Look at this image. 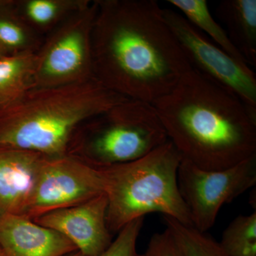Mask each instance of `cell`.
<instances>
[{
	"instance_id": "1",
	"label": "cell",
	"mask_w": 256,
	"mask_h": 256,
	"mask_svg": "<svg viewBox=\"0 0 256 256\" xmlns=\"http://www.w3.org/2000/svg\"><path fill=\"white\" fill-rule=\"evenodd\" d=\"M94 78L130 100L152 104L192 68L154 0H96Z\"/></svg>"
},
{
	"instance_id": "2",
	"label": "cell",
	"mask_w": 256,
	"mask_h": 256,
	"mask_svg": "<svg viewBox=\"0 0 256 256\" xmlns=\"http://www.w3.org/2000/svg\"><path fill=\"white\" fill-rule=\"evenodd\" d=\"M152 105L182 160L200 169H227L256 154V114L193 67Z\"/></svg>"
},
{
	"instance_id": "3",
	"label": "cell",
	"mask_w": 256,
	"mask_h": 256,
	"mask_svg": "<svg viewBox=\"0 0 256 256\" xmlns=\"http://www.w3.org/2000/svg\"><path fill=\"white\" fill-rule=\"evenodd\" d=\"M126 100L95 78L62 86L33 88L0 109V150L64 156L82 124Z\"/></svg>"
},
{
	"instance_id": "4",
	"label": "cell",
	"mask_w": 256,
	"mask_h": 256,
	"mask_svg": "<svg viewBox=\"0 0 256 256\" xmlns=\"http://www.w3.org/2000/svg\"><path fill=\"white\" fill-rule=\"evenodd\" d=\"M181 154L168 140L140 159L100 168L108 198L107 226L118 233L132 220L162 214L192 226L178 182Z\"/></svg>"
},
{
	"instance_id": "5",
	"label": "cell",
	"mask_w": 256,
	"mask_h": 256,
	"mask_svg": "<svg viewBox=\"0 0 256 256\" xmlns=\"http://www.w3.org/2000/svg\"><path fill=\"white\" fill-rule=\"evenodd\" d=\"M168 140L153 106L128 99L82 124L68 153L107 168L140 159Z\"/></svg>"
},
{
	"instance_id": "6",
	"label": "cell",
	"mask_w": 256,
	"mask_h": 256,
	"mask_svg": "<svg viewBox=\"0 0 256 256\" xmlns=\"http://www.w3.org/2000/svg\"><path fill=\"white\" fill-rule=\"evenodd\" d=\"M96 0L47 34L36 52L34 88L70 85L94 78L92 31Z\"/></svg>"
},
{
	"instance_id": "7",
	"label": "cell",
	"mask_w": 256,
	"mask_h": 256,
	"mask_svg": "<svg viewBox=\"0 0 256 256\" xmlns=\"http://www.w3.org/2000/svg\"><path fill=\"white\" fill-rule=\"evenodd\" d=\"M178 182L192 226L206 233L214 225L224 204L255 186L256 154L222 170H202L182 160Z\"/></svg>"
},
{
	"instance_id": "8",
	"label": "cell",
	"mask_w": 256,
	"mask_h": 256,
	"mask_svg": "<svg viewBox=\"0 0 256 256\" xmlns=\"http://www.w3.org/2000/svg\"><path fill=\"white\" fill-rule=\"evenodd\" d=\"M104 193L100 168L68 153L44 156L31 194L18 215L34 220L52 210L84 203Z\"/></svg>"
},
{
	"instance_id": "9",
	"label": "cell",
	"mask_w": 256,
	"mask_h": 256,
	"mask_svg": "<svg viewBox=\"0 0 256 256\" xmlns=\"http://www.w3.org/2000/svg\"><path fill=\"white\" fill-rule=\"evenodd\" d=\"M163 15L192 67L234 92L256 114V76L250 66L226 53L178 12L163 9Z\"/></svg>"
},
{
	"instance_id": "10",
	"label": "cell",
	"mask_w": 256,
	"mask_h": 256,
	"mask_svg": "<svg viewBox=\"0 0 256 256\" xmlns=\"http://www.w3.org/2000/svg\"><path fill=\"white\" fill-rule=\"evenodd\" d=\"M105 193L75 206L48 212L32 220L68 238L85 256H98L112 244L107 226Z\"/></svg>"
},
{
	"instance_id": "11",
	"label": "cell",
	"mask_w": 256,
	"mask_h": 256,
	"mask_svg": "<svg viewBox=\"0 0 256 256\" xmlns=\"http://www.w3.org/2000/svg\"><path fill=\"white\" fill-rule=\"evenodd\" d=\"M0 248L6 256H65L77 250L62 234L18 214L0 215Z\"/></svg>"
},
{
	"instance_id": "12",
	"label": "cell",
	"mask_w": 256,
	"mask_h": 256,
	"mask_svg": "<svg viewBox=\"0 0 256 256\" xmlns=\"http://www.w3.org/2000/svg\"><path fill=\"white\" fill-rule=\"evenodd\" d=\"M44 156L30 151L0 150V215L20 214Z\"/></svg>"
},
{
	"instance_id": "13",
	"label": "cell",
	"mask_w": 256,
	"mask_h": 256,
	"mask_svg": "<svg viewBox=\"0 0 256 256\" xmlns=\"http://www.w3.org/2000/svg\"><path fill=\"white\" fill-rule=\"evenodd\" d=\"M217 15L226 26L230 41L247 64L256 66V0H225Z\"/></svg>"
},
{
	"instance_id": "14",
	"label": "cell",
	"mask_w": 256,
	"mask_h": 256,
	"mask_svg": "<svg viewBox=\"0 0 256 256\" xmlns=\"http://www.w3.org/2000/svg\"><path fill=\"white\" fill-rule=\"evenodd\" d=\"M90 0H20L15 9L28 26L45 36L64 20L90 4Z\"/></svg>"
},
{
	"instance_id": "15",
	"label": "cell",
	"mask_w": 256,
	"mask_h": 256,
	"mask_svg": "<svg viewBox=\"0 0 256 256\" xmlns=\"http://www.w3.org/2000/svg\"><path fill=\"white\" fill-rule=\"evenodd\" d=\"M36 52L0 58V109L13 104L34 88Z\"/></svg>"
},
{
	"instance_id": "16",
	"label": "cell",
	"mask_w": 256,
	"mask_h": 256,
	"mask_svg": "<svg viewBox=\"0 0 256 256\" xmlns=\"http://www.w3.org/2000/svg\"><path fill=\"white\" fill-rule=\"evenodd\" d=\"M13 0H0V48L6 55L36 52L44 36L18 14Z\"/></svg>"
},
{
	"instance_id": "17",
	"label": "cell",
	"mask_w": 256,
	"mask_h": 256,
	"mask_svg": "<svg viewBox=\"0 0 256 256\" xmlns=\"http://www.w3.org/2000/svg\"><path fill=\"white\" fill-rule=\"evenodd\" d=\"M168 2L180 10L184 18H186L194 26L198 28L202 33H206L212 38L214 43L226 53L232 56L236 60L247 64L245 58L234 46L226 32L212 16L206 1L169 0Z\"/></svg>"
},
{
	"instance_id": "18",
	"label": "cell",
	"mask_w": 256,
	"mask_h": 256,
	"mask_svg": "<svg viewBox=\"0 0 256 256\" xmlns=\"http://www.w3.org/2000/svg\"><path fill=\"white\" fill-rule=\"evenodd\" d=\"M166 229L174 238L184 256H228L220 242L191 226L169 216H163Z\"/></svg>"
},
{
	"instance_id": "19",
	"label": "cell",
	"mask_w": 256,
	"mask_h": 256,
	"mask_svg": "<svg viewBox=\"0 0 256 256\" xmlns=\"http://www.w3.org/2000/svg\"><path fill=\"white\" fill-rule=\"evenodd\" d=\"M220 244L228 256H256V212L234 218Z\"/></svg>"
},
{
	"instance_id": "20",
	"label": "cell",
	"mask_w": 256,
	"mask_h": 256,
	"mask_svg": "<svg viewBox=\"0 0 256 256\" xmlns=\"http://www.w3.org/2000/svg\"><path fill=\"white\" fill-rule=\"evenodd\" d=\"M144 223L140 218L124 226L110 246L98 256H144L138 252L137 242Z\"/></svg>"
},
{
	"instance_id": "21",
	"label": "cell",
	"mask_w": 256,
	"mask_h": 256,
	"mask_svg": "<svg viewBox=\"0 0 256 256\" xmlns=\"http://www.w3.org/2000/svg\"><path fill=\"white\" fill-rule=\"evenodd\" d=\"M144 256H184L168 229L151 237Z\"/></svg>"
},
{
	"instance_id": "22",
	"label": "cell",
	"mask_w": 256,
	"mask_h": 256,
	"mask_svg": "<svg viewBox=\"0 0 256 256\" xmlns=\"http://www.w3.org/2000/svg\"><path fill=\"white\" fill-rule=\"evenodd\" d=\"M65 256H85L82 255V252H79L78 250H76V252H72V254H68V255Z\"/></svg>"
},
{
	"instance_id": "23",
	"label": "cell",
	"mask_w": 256,
	"mask_h": 256,
	"mask_svg": "<svg viewBox=\"0 0 256 256\" xmlns=\"http://www.w3.org/2000/svg\"><path fill=\"white\" fill-rule=\"evenodd\" d=\"M6 54H5L4 52L2 50L1 48H0V58H1V57L4 56Z\"/></svg>"
},
{
	"instance_id": "24",
	"label": "cell",
	"mask_w": 256,
	"mask_h": 256,
	"mask_svg": "<svg viewBox=\"0 0 256 256\" xmlns=\"http://www.w3.org/2000/svg\"><path fill=\"white\" fill-rule=\"evenodd\" d=\"M0 256H5L4 252H2L1 248H0Z\"/></svg>"
}]
</instances>
